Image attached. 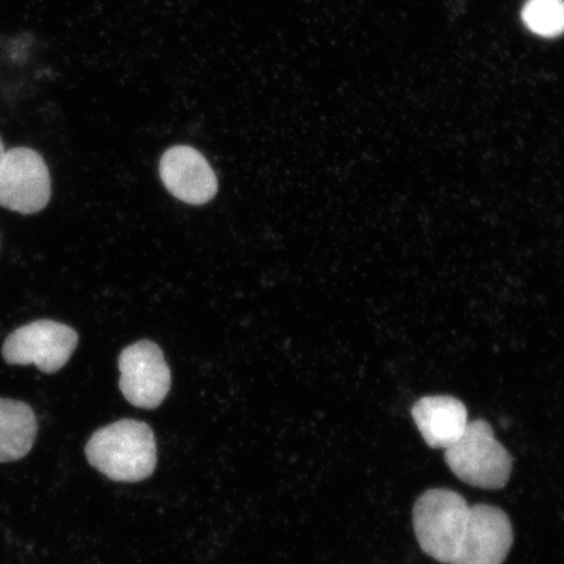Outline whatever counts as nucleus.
I'll return each instance as SVG.
<instances>
[{
    "mask_svg": "<svg viewBox=\"0 0 564 564\" xmlns=\"http://www.w3.org/2000/svg\"><path fill=\"white\" fill-rule=\"evenodd\" d=\"M444 458L457 478L475 488L502 489L511 476L512 457L485 420L469 422Z\"/></svg>",
    "mask_w": 564,
    "mask_h": 564,
    "instance_id": "nucleus-3",
    "label": "nucleus"
},
{
    "mask_svg": "<svg viewBox=\"0 0 564 564\" xmlns=\"http://www.w3.org/2000/svg\"><path fill=\"white\" fill-rule=\"evenodd\" d=\"M119 388L129 403L138 408H158L171 391V369L164 352L150 340L138 341L119 356Z\"/></svg>",
    "mask_w": 564,
    "mask_h": 564,
    "instance_id": "nucleus-6",
    "label": "nucleus"
},
{
    "mask_svg": "<svg viewBox=\"0 0 564 564\" xmlns=\"http://www.w3.org/2000/svg\"><path fill=\"white\" fill-rule=\"evenodd\" d=\"M79 343L76 330L54 321H37L6 338L2 356L9 365H34L53 373L65 368Z\"/></svg>",
    "mask_w": 564,
    "mask_h": 564,
    "instance_id": "nucleus-4",
    "label": "nucleus"
},
{
    "mask_svg": "<svg viewBox=\"0 0 564 564\" xmlns=\"http://www.w3.org/2000/svg\"><path fill=\"white\" fill-rule=\"evenodd\" d=\"M52 197L51 172L31 148L7 151L0 162V206L21 215L39 214Z\"/></svg>",
    "mask_w": 564,
    "mask_h": 564,
    "instance_id": "nucleus-5",
    "label": "nucleus"
},
{
    "mask_svg": "<svg viewBox=\"0 0 564 564\" xmlns=\"http://www.w3.org/2000/svg\"><path fill=\"white\" fill-rule=\"evenodd\" d=\"M470 506L460 494L432 489L414 505L413 527L423 552L444 564L454 562L469 519Z\"/></svg>",
    "mask_w": 564,
    "mask_h": 564,
    "instance_id": "nucleus-2",
    "label": "nucleus"
},
{
    "mask_svg": "<svg viewBox=\"0 0 564 564\" xmlns=\"http://www.w3.org/2000/svg\"><path fill=\"white\" fill-rule=\"evenodd\" d=\"M160 176L169 193L193 206H203L217 194L214 169L193 147L175 145L162 154Z\"/></svg>",
    "mask_w": 564,
    "mask_h": 564,
    "instance_id": "nucleus-8",
    "label": "nucleus"
},
{
    "mask_svg": "<svg viewBox=\"0 0 564 564\" xmlns=\"http://www.w3.org/2000/svg\"><path fill=\"white\" fill-rule=\"evenodd\" d=\"M412 417L423 440L432 448L447 449L468 426V411L453 397L422 398L412 408Z\"/></svg>",
    "mask_w": 564,
    "mask_h": 564,
    "instance_id": "nucleus-9",
    "label": "nucleus"
},
{
    "mask_svg": "<svg viewBox=\"0 0 564 564\" xmlns=\"http://www.w3.org/2000/svg\"><path fill=\"white\" fill-rule=\"evenodd\" d=\"M86 456L91 467L111 481L139 482L156 468V440L147 423L121 420L90 436Z\"/></svg>",
    "mask_w": 564,
    "mask_h": 564,
    "instance_id": "nucleus-1",
    "label": "nucleus"
},
{
    "mask_svg": "<svg viewBox=\"0 0 564 564\" xmlns=\"http://www.w3.org/2000/svg\"><path fill=\"white\" fill-rule=\"evenodd\" d=\"M4 145L2 139H0V162H2L4 154H6Z\"/></svg>",
    "mask_w": 564,
    "mask_h": 564,
    "instance_id": "nucleus-12",
    "label": "nucleus"
},
{
    "mask_svg": "<svg viewBox=\"0 0 564 564\" xmlns=\"http://www.w3.org/2000/svg\"><path fill=\"white\" fill-rule=\"evenodd\" d=\"M512 542V524L505 511L496 506H471L460 547L451 564H503Z\"/></svg>",
    "mask_w": 564,
    "mask_h": 564,
    "instance_id": "nucleus-7",
    "label": "nucleus"
},
{
    "mask_svg": "<svg viewBox=\"0 0 564 564\" xmlns=\"http://www.w3.org/2000/svg\"><path fill=\"white\" fill-rule=\"evenodd\" d=\"M39 422L24 401L0 398V463L21 460L37 438Z\"/></svg>",
    "mask_w": 564,
    "mask_h": 564,
    "instance_id": "nucleus-10",
    "label": "nucleus"
},
{
    "mask_svg": "<svg viewBox=\"0 0 564 564\" xmlns=\"http://www.w3.org/2000/svg\"><path fill=\"white\" fill-rule=\"evenodd\" d=\"M521 18L534 34L558 37L564 33V0H528Z\"/></svg>",
    "mask_w": 564,
    "mask_h": 564,
    "instance_id": "nucleus-11",
    "label": "nucleus"
}]
</instances>
